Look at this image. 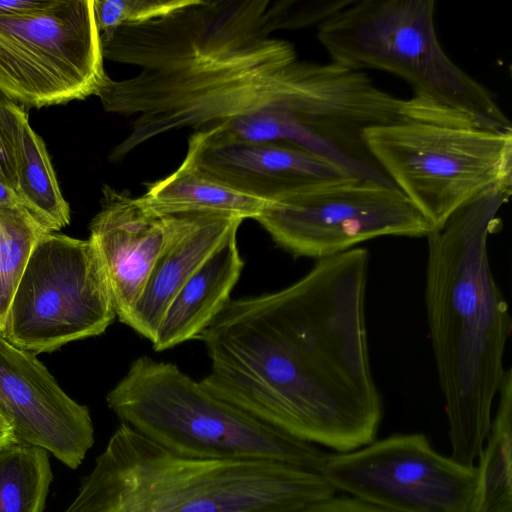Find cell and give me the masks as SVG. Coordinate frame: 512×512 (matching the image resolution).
I'll return each mask as SVG.
<instances>
[{"mask_svg": "<svg viewBox=\"0 0 512 512\" xmlns=\"http://www.w3.org/2000/svg\"><path fill=\"white\" fill-rule=\"evenodd\" d=\"M367 249L318 260L296 282L230 299L198 337L201 385L300 440L339 453L375 440L382 399L366 325Z\"/></svg>", "mask_w": 512, "mask_h": 512, "instance_id": "6da1fadb", "label": "cell"}, {"mask_svg": "<svg viewBox=\"0 0 512 512\" xmlns=\"http://www.w3.org/2000/svg\"><path fill=\"white\" fill-rule=\"evenodd\" d=\"M275 30L276 1L194 0L101 33L103 58L140 68L122 80L107 76L96 94L107 112L135 116L109 160L174 130L205 132L277 109L306 118L318 64L299 60Z\"/></svg>", "mask_w": 512, "mask_h": 512, "instance_id": "7a4b0ae2", "label": "cell"}, {"mask_svg": "<svg viewBox=\"0 0 512 512\" xmlns=\"http://www.w3.org/2000/svg\"><path fill=\"white\" fill-rule=\"evenodd\" d=\"M512 189L490 191L427 239L425 307L448 421L450 457L475 466L491 425L512 331L489 261L488 239Z\"/></svg>", "mask_w": 512, "mask_h": 512, "instance_id": "3957f363", "label": "cell"}, {"mask_svg": "<svg viewBox=\"0 0 512 512\" xmlns=\"http://www.w3.org/2000/svg\"><path fill=\"white\" fill-rule=\"evenodd\" d=\"M336 492L319 472L187 458L121 423L64 512H304Z\"/></svg>", "mask_w": 512, "mask_h": 512, "instance_id": "277c9868", "label": "cell"}, {"mask_svg": "<svg viewBox=\"0 0 512 512\" xmlns=\"http://www.w3.org/2000/svg\"><path fill=\"white\" fill-rule=\"evenodd\" d=\"M108 407L167 450L194 459L263 460L322 474L329 453L216 397L175 364L135 359Z\"/></svg>", "mask_w": 512, "mask_h": 512, "instance_id": "5b68a950", "label": "cell"}, {"mask_svg": "<svg viewBox=\"0 0 512 512\" xmlns=\"http://www.w3.org/2000/svg\"><path fill=\"white\" fill-rule=\"evenodd\" d=\"M434 14L433 0H352L317 26V38L331 62L394 74L436 110L512 131L493 92L446 54Z\"/></svg>", "mask_w": 512, "mask_h": 512, "instance_id": "8992f818", "label": "cell"}, {"mask_svg": "<svg viewBox=\"0 0 512 512\" xmlns=\"http://www.w3.org/2000/svg\"><path fill=\"white\" fill-rule=\"evenodd\" d=\"M362 142L434 230L480 196L512 189V131L407 117L366 128Z\"/></svg>", "mask_w": 512, "mask_h": 512, "instance_id": "52a82bcc", "label": "cell"}, {"mask_svg": "<svg viewBox=\"0 0 512 512\" xmlns=\"http://www.w3.org/2000/svg\"><path fill=\"white\" fill-rule=\"evenodd\" d=\"M93 0L0 16V96L42 108L97 94L106 77Z\"/></svg>", "mask_w": 512, "mask_h": 512, "instance_id": "ba28073f", "label": "cell"}, {"mask_svg": "<svg viewBox=\"0 0 512 512\" xmlns=\"http://www.w3.org/2000/svg\"><path fill=\"white\" fill-rule=\"evenodd\" d=\"M116 317L109 282L90 239L49 232L12 297L4 336L33 354L105 332Z\"/></svg>", "mask_w": 512, "mask_h": 512, "instance_id": "9c48e42d", "label": "cell"}, {"mask_svg": "<svg viewBox=\"0 0 512 512\" xmlns=\"http://www.w3.org/2000/svg\"><path fill=\"white\" fill-rule=\"evenodd\" d=\"M292 256L321 260L383 236L427 237L434 231L394 185L344 176L272 202L256 219Z\"/></svg>", "mask_w": 512, "mask_h": 512, "instance_id": "30bf717a", "label": "cell"}, {"mask_svg": "<svg viewBox=\"0 0 512 512\" xmlns=\"http://www.w3.org/2000/svg\"><path fill=\"white\" fill-rule=\"evenodd\" d=\"M322 475L338 491L392 512H472L476 466L439 454L422 433L329 454Z\"/></svg>", "mask_w": 512, "mask_h": 512, "instance_id": "8fae6325", "label": "cell"}, {"mask_svg": "<svg viewBox=\"0 0 512 512\" xmlns=\"http://www.w3.org/2000/svg\"><path fill=\"white\" fill-rule=\"evenodd\" d=\"M0 414L17 441L50 452L71 469L94 444L89 409L74 401L35 357L0 332Z\"/></svg>", "mask_w": 512, "mask_h": 512, "instance_id": "7c38bea8", "label": "cell"}, {"mask_svg": "<svg viewBox=\"0 0 512 512\" xmlns=\"http://www.w3.org/2000/svg\"><path fill=\"white\" fill-rule=\"evenodd\" d=\"M203 212L161 214L127 191L103 185L89 239L103 264L116 317L126 323L163 253Z\"/></svg>", "mask_w": 512, "mask_h": 512, "instance_id": "4fadbf2b", "label": "cell"}, {"mask_svg": "<svg viewBox=\"0 0 512 512\" xmlns=\"http://www.w3.org/2000/svg\"><path fill=\"white\" fill-rule=\"evenodd\" d=\"M187 153L210 177L272 202L319 182L352 176L326 158L284 142H222L193 132Z\"/></svg>", "mask_w": 512, "mask_h": 512, "instance_id": "5bb4252c", "label": "cell"}, {"mask_svg": "<svg viewBox=\"0 0 512 512\" xmlns=\"http://www.w3.org/2000/svg\"><path fill=\"white\" fill-rule=\"evenodd\" d=\"M243 219L203 212L163 251L126 321L152 341L168 305L207 259L233 234Z\"/></svg>", "mask_w": 512, "mask_h": 512, "instance_id": "9a60e30c", "label": "cell"}, {"mask_svg": "<svg viewBox=\"0 0 512 512\" xmlns=\"http://www.w3.org/2000/svg\"><path fill=\"white\" fill-rule=\"evenodd\" d=\"M243 267L235 233L174 296L151 341L154 350L163 351L198 339L229 302Z\"/></svg>", "mask_w": 512, "mask_h": 512, "instance_id": "2e32d148", "label": "cell"}, {"mask_svg": "<svg viewBox=\"0 0 512 512\" xmlns=\"http://www.w3.org/2000/svg\"><path fill=\"white\" fill-rule=\"evenodd\" d=\"M140 200L161 213L215 212L257 219L272 203L244 193L202 172L193 158L186 156L168 177L148 185Z\"/></svg>", "mask_w": 512, "mask_h": 512, "instance_id": "e0dca14e", "label": "cell"}, {"mask_svg": "<svg viewBox=\"0 0 512 512\" xmlns=\"http://www.w3.org/2000/svg\"><path fill=\"white\" fill-rule=\"evenodd\" d=\"M15 194L19 204L49 232L69 224V205L59 188L46 146L31 128L26 113L19 129Z\"/></svg>", "mask_w": 512, "mask_h": 512, "instance_id": "ac0fdd59", "label": "cell"}, {"mask_svg": "<svg viewBox=\"0 0 512 512\" xmlns=\"http://www.w3.org/2000/svg\"><path fill=\"white\" fill-rule=\"evenodd\" d=\"M486 445L479 456L472 512H512V370H505Z\"/></svg>", "mask_w": 512, "mask_h": 512, "instance_id": "d6986e66", "label": "cell"}, {"mask_svg": "<svg viewBox=\"0 0 512 512\" xmlns=\"http://www.w3.org/2000/svg\"><path fill=\"white\" fill-rule=\"evenodd\" d=\"M51 481L46 450L20 441L0 450V512H43Z\"/></svg>", "mask_w": 512, "mask_h": 512, "instance_id": "ffe728a7", "label": "cell"}, {"mask_svg": "<svg viewBox=\"0 0 512 512\" xmlns=\"http://www.w3.org/2000/svg\"><path fill=\"white\" fill-rule=\"evenodd\" d=\"M49 233L23 206H0V332L6 315L39 239Z\"/></svg>", "mask_w": 512, "mask_h": 512, "instance_id": "44dd1931", "label": "cell"}, {"mask_svg": "<svg viewBox=\"0 0 512 512\" xmlns=\"http://www.w3.org/2000/svg\"><path fill=\"white\" fill-rule=\"evenodd\" d=\"M194 0H93L98 32L146 23L174 13Z\"/></svg>", "mask_w": 512, "mask_h": 512, "instance_id": "7402d4cb", "label": "cell"}, {"mask_svg": "<svg viewBox=\"0 0 512 512\" xmlns=\"http://www.w3.org/2000/svg\"><path fill=\"white\" fill-rule=\"evenodd\" d=\"M24 109L0 96V179L15 192L17 148Z\"/></svg>", "mask_w": 512, "mask_h": 512, "instance_id": "603a6c76", "label": "cell"}, {"mask_svg": "<svg viewBox=\"0 0 512 512\" xmlns=\"http://www.w3.org/2000/svg\"><path fill=\"white\" fill-rule=\"evenodd\" d=\"M304 512H392L354 497H332Z\"/></svg>", "mask_w": 512, "mask_h": 512, "instance_id": "cb8c5ba5", "label": "cell"}, {"mask_svg": "<svg viewBox=\"0 0 512 512\" xmlns=\"http://www.w3.org/2000/svg\"><path fill=\"white\" fill-rule=\"evenodd\" d=\"M50 0H0V16L35 11L45 7Z\"/></svg>", "mask_w": 512, "mask_h": 512, "instance_id": "d4e9b609", "label": "cell"}, {"mask_svg": "<svg viewBox=\"0 0 512 512\" xmlns=\"http://www.w3.org/2000/svg\"><path fill=\"white\" fill-rule=\"evenodd\" d=\"M15 442H17V439L11 426L0 414V450Z\"/></svg>", "mask_w": 512, "mask_h": 512, "instance_id": "484cf974", "label": "cell"}, {"mask_svg": "<svg viewBox=\"0 0 512 512\" xmlns=\"http://www.w3.org/2000/svg\"><path fill=\"white\" fill-rule=\"evenodd\" d=\"M20 205L14 190L0 179V206Z\"/></svg>", "mask_w": 512, "mask_h": 512, "instance_id": "4316f807", "label": "cell"}]
</instances>
